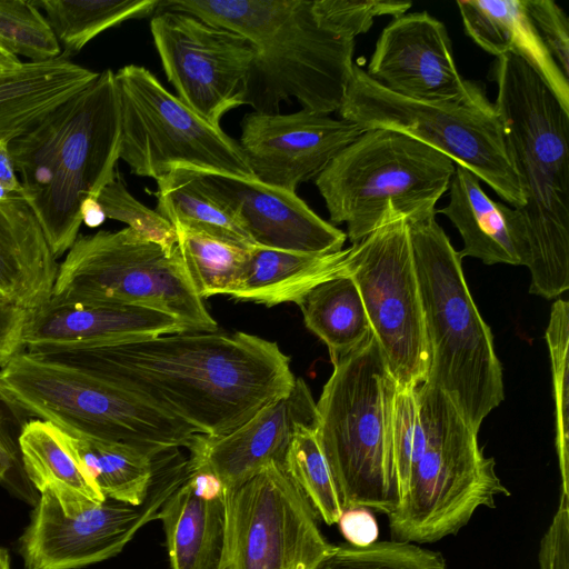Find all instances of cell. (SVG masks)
<instances>
[{
  "mask_svg": "<svg viewBox=\"0 0 569 569\" xmlns=\"http://www.w3.org/2000/svg\"><path fill=\"white\" fill-rule=\"evenodd\" d=\"M317 21L326 29L347 39L366 33L377 17L405 14L411 1L397 0H312Z\"/></svg>",
  "mask_w": 569,
  "mask_h": 569,
  "instance_id": "obj_39",
  "label": "cell"
},
{
  "mask_svg": "<svg viewBox=\"0 0 569 569\" xmlns=\"http://www.w3.org/2000/svg\"><path fill=\"white\" fill-rule=\"evenodd\" d=\"M317 425L316 401L308 385L297 378L292 390L242 426L221 437L194 435L188 461L212 472L231 489L248 481L272 462L283 465L299 427Z\"/></svg>",
  "mask_w": 569,
  "mask_h": 569,
  "instance_id": "obj_20",
  "label": "cell"
},
{
  "mask_svg": "<svg viewBox=\"0 0 569 569\" xmlns=\"http://www.w3.org/2000/svg\"><path fill=\"white\" fill-rule=\"evenodd\" d=\"M338 112L363 130L397 131L441 152L473 172L513 208L520 209L526 202L496 107L479 84L461 101H419L389 91L355 64Z\"/></svg>",
  "mask_w": 569,
  "mask_h": 569,
  "instance_id": "obj_10",
  "label": "cell"
},
{
  "mask_svg": "<svg viewBox=\"0 0 569 569\" xmlns=\"http://www.w3.org/2000/svg\"><path fill=\"white\" fill-rule=\"evenodd\" d=\"M318 569H448L440 552L401 541L335 546Z\"/></svg>",
  "mask_w": 569,
  "mask_h": 569,
  "instance_id": "obj_37",
  "label": "cell"
},
{
  "mask_svg": "<svg viewBox=\"0 0 569 569\" xmlns=\"http://www.w3.org/2000/svg\"><path fill=\"white\" fill-rule=\"evenodd\" d=\"M528 16L553 61L569 79V21L553 0H523Z\"/></svg>",
  "mask_w": 569,
  "mask_h": 569,
  "instance_id": "obj_40",
  "label": "cell"
},
{
  "mask_svg": "<svg viewBox=\"0 0 569 569\" xmlns=\"http://www.w3.org/2000/svg\"><path fill=\"white\" fill-rule=\"evenodd\" d=\"M157 212L176 229L210 234L246 247L254 246L247 233L196 184L187 168H177L157 180Z\"/></svg>",
  "mask_w": 569,
  "mask_h": 569,
  "instance_id": "obj_32",
  "label": "cell"
},
{
  "mask_svg": "<svg viewBox=\"0 0 569 569\" xmlns=\"http://www.w3.org/2000/svg\"><path fill=\"white\" fill-rule=\"evenodd\" d=\"M428 349L427 383L442 391L478 432L503 400L492 335L465 280L459 252L436 214L407 220Z\"/></svg>",
  "mask_w": 569,
  "mask_h": 569,
  "instance_id": "obj_5",
  "label": "cell"
},
{
  "mask_svg": "<svg viewBox=\"0 0 569 569\" xmlns=\"http://www.w3.org/2000/svg\"><path fill=\"white\" fill-rule=\"evenodd\" d=\"M32 1L44 11L64 59L77 54L104 30L156 12L160 3V0Z\"/></svg>",
  "mask_w": 569,
  "mask_h": 569,
  "instance_id": "obj_31",
  "label": "cell"
},
{
  "mask_svg": "<svg viewBox=\"0 0 569 569\" xmlns=\"http://www.w3.org/2000/svg\"><path fill=\"white\" fill-rule=\"evenodd\" d=\"M59 264L22 193L0 202V303L26 311L48 302Z\"/></svg>",
  "mask_w": 569,
  "mask_h": 569,
  "instance_id": "obj_24",
  "label": "cell"
},
{
  "mask_svg": "<svg viewBox=\"0 0 569 569\" xmlns=\"http://www.w3.org/2000/svg\"><path fill=\"white\" fill-rule=\"evenodd\" d=\"M23 62L0 47V77L19 69Z\"/></svg>",
  "mask_w": 569,
  "mask_h": 569,
  "instance_id": "obj_47",
  "label": "cell"
},
{
  "mask_svg": "<svg viewBox=\"0 0 569 569\" xmlns=\"http://www.w3.org/2000/svg\"><path fill=\"white\" fill-rule=\"evenodd\" d=\"M171 569H219L226 531L224 487L188 461L180 486L158 512Z\"/></svg>",
  "mask_w": 569,
  "mask_h": 569,
  "instance_id": "obj_22",
  "label": "cell"
},
{
  "mask_svg": "<svg viewBox=\"0 0 569 569\" xmlns=\"http://www.w3.org/2000/svg\"><path fill=\"white\" fill-rule=\"evenodd\" d=\"M18 443L28 478L40 493L49 492L72 516L106 498L70 453L64 432L50 421L24 423Z\"/></svg>",
  "mask_w": 569,
  "mask_h": 569,
  "instance_id": "obj_28",
  "label": "cell"
},
{
  "mask_svg": "<svg viewBox=\"0 0 569 569\" xmlns=\"http://www.w3.org/2000/svg\"><path fill=\"white\" fill-rule=\"evenodd\" d=\"M188 331L177 318L143 307L61 303L49 300L28 311L23 349L51 353L88 349Z\"/></svg>",
  "mask_w": 569,
  "mask_h": 569,
  "instance_id": "obj_21",
  "label": "cell"
},
{
  "mask_svg": "<svg viewBox=\"0 0 569 569\" xmlns=\"http://www.w3.org/2000/svg\"><path fill=\"white\" fill-rule=\"evenodd\" d=\"M298 306L306 327L328 347L332 363L372 333L360 292L348 274L318 284Z\"/></svg>",
  "mask_w": 569,
  "mask_h": 569,
  "instance_id": "obj_29",
  "label": "cell"
},
{
  "mask_svg": "<svg viewBox=\"0 0 569 569\" xmlns=\"http://www.w3.org/2000/svg\"><path fill=\"white\" fill-rule=\"evenodd\" d=\"M349 248L348 276L391 376L401 388L420 386L428 349L407 220L392 218Z\"/></svg>",
  "mask_w": 569,
  "mask_h": 569,
  "instance_id": "obj_15",
  "label": "cell"
},
{
  "mask_svg": "<svg viewBox=\"0 0 569 569\" xmlns=\"http://www.w3.org/2000/svg\"><path fill=\"white\" fill-rule=\"evenodd\" d=\"M0 47L29 62L61 57L58 39L33 1L0 0Z\"/></svg>",
  "mask_w": 569,
  "mask_h": 569,
  "instance_id": "obj_35",
  "label": "cell"
},
{
  "mask_svg": "<svg viewBox=\"0 0 569 569\" xmlns=\"http://www.w3.org/2000/svg\"><path fill=\"white\" fill-rule=\"evenodd\" d=\"M99 76L69 59L23 62L0 77V141H11Z\"/></svg>",
  "mask_w": 569,
  "mask_h": 569,
  "instance_id": "obj_27",
  "label": "cell"
},
{
  "mask_svg": "<svg viewBox=\"0 0 569 569\" xmlns=\"http://www.w3.org/2000/svg\"><path fill=\"white\" fill-rule=\"evenodd\" d=\"M0 569H11L10 558L6 549L0 547Z\"/></svg>",
  "mask_w": 569,
  "mask_h": 569,
  "instance_id": "obj_48",
  "label": "cell"
},
{
  "mask_svg": "<svg viewBox=\"0 0 569 569\" xmlns=\"http://www.w3.org/2000/svg\"><path fill=\"white\" fill-rule=\"evenodd\" d=\"M98 202L106 218L128 224V228L159 244L168 254L174 252L177 232L173 226L157 210L138 201L128 191L118 171L101 190Z\"/></svg>",
  "mask_w": 569,
  "mask_h": 569,
  "instance_id": "obj_38",
  "label": "cell"
},
{
  "mask_svg": "<svg viewBox=\"0 0 569 569\" xmlns=\"http://www.w3.org/2000/svg\"><path fill=\"white\" fill-rule=\"evenodd\" d=\"M541 569H568V516L557 512L540 552Z\"/></svg>",
  "mask_w": 569,
  "mask_h": 569,
  "instance_id": "obj_43",
  "label": "cell"
},
{
  "mask_svg": "<svg viewBox=\"0 0 569 569\" xmlns=\"http://www.w3.org/2000/svg\"><path fill=\"white\" fill-rule=\"evenodd\" d=\"M456 163L441 152L397 131L365 130L315 179L330 221L347 224L360 242L388 220L436 214Z\"/></svg>",
  "mask_w": 569,
  "mask_h": 569,
  "instance_id": "obj_9",
  "label": "cell"
},
{
  "mask_svg": "<svg viewBox=\"0 0 569 569\" xmlns=\"http://www.w3.org/2000/svg\"><path fill=\"white\" fill-rule=\"evenodd\" d=\"M457 6L467 34L485 51L525 60L569 113V79L543 46L523 0H459Z\"/></svg>",
  "mask_w": 569,
  "mask_h": 569,
  "instance_id": "obj_25",
  "label": "cell"
},
{
  "mask_svg": "<svg viewBox=\"0 0 569 569\" xmlns=\"http://www.w3.org/2000/svg\"><path fill=\"white\" fill-rule=\"evenodd\" d=\"M224 506L219 569H318L335 548L282 463L272 462L242 485L224 489Z\"/></svg>",
  "mask_w": 569,
  "mask_h": 569,
  "instance_id": "obj_13",
  "label": "cell"
},
{
  "mask_svg": "<svg viewBox=\"0 0 569 569\" xmlns=\"http://www.w3.org/2000/svg\"><path fill=\"white\" fill-rule=\"evenodd\" d=\"M154 47L177 97L216 127L246 103L256 50L242 36L193 14L157 10L150 21Z\"/></svg>",
  "mask_w": 569,
  "mask_h": 569,
  "instance_id": "obj_16",
  "label": "cell"
},
{
  "mask_svg": "<svg viewBox=\"0 0 569 569\" xmlns=\"http://www.w3.org/2000/svg\"><path fill=\"white\" fill-rule=\"evenodd\" d=\"M550 355L556 412V448L562 479V495L568 497L569 471V303L555 301L545 335Z\"/></svg>",
  "mask_w": 569,
  "mask_h": 569,
  "instance_id": "obj_36",
  "label": "cell"
},
{
  "mask_svg": "<svg viewBox=\"0 0 569 569\" xmlns=\"http://www.w3.org/2000/svg\"><path fill=\"white\" fill-rule=\"evenodd\" d=\"M13 409L14 407L10 403L0 388V471L3 476H6L8 470L11 468L13 461V453L4 432L9 410Z\"/></svg>",
  "mask_w": 569,
  "mask_h": 569,
  "instance_id": "obj_45",
  "label": "cell"
},
{
  "mask_svg": "<svg viewBox=\"0 0 569 569\" xmlns=\"http://www.w3.org/2000/svg\"><path fill=\"white\" fill-rule=\"evenodd\" d=\"M14 408L70 435L132 446L151 457L188 448L197 431L142 397L89 371L21 351L0 369Z\"/></svg>",
  "mask_w": 569,
  "mask_h": 569,
  "instance_id": "obj_8",
  "label": "cell"
},
{
  "mask_svg": "<svg viewBox=\"0 0 569 569\" xmlns=\"http://www.w3.org/2000/svg\"><path fill=\"white\" fill-rule=\"evenodd\" d=\"M50 300L136 306L170 315L188 331H217L178 248L168 254L130 228L79 234L58 272Z\"/></svg>",
  "mask_w": 569,
  "mask_h": 569,
  "instance_id": "obj_11",
  "label": "cell"
},
{
  "mask_svg": "<svg viewBox=\"0 0 569 569\" xmlns=\"http://www.w3.org/2000/svg\"><path fill=\"white\" fill-rule=\"evenodd\" d=\"M349 252L350 248L308 253L253 246L231 298L266 307L299 305L318 284L348 274Z\"/></svg>",
  "mask_w": 569,
  "mask_h": 569,
  "instance_id": "obj_26",
  "label": "cell"
},
{
  "mask_svg": "<svg viewBox=\"0 0 569 569\" xmlns=\"http://www.w3.org/2000/svg\"><path fill=\"white\" fill-rule=\"evenodd\" d=\"M458 229L461 258L472 257L486 264L527 266L529 258L523 218L513 207L496 202L470 170L456 164L449 184V202L436 210Z\"/></svg>",
  "mask_w": 569,
  "mask_h": 569,
  "instance_id": "obj_23",
  "label": "cell"
},
{
  "mask_svg": "<svg viewBox=\"0 0 569 569\" xmlns=\"http://www.w3.org/2000/svg\"><path fill=\"white\" fill-rule=\"evenodd\" d=\"M198 188L257 247L308 253L342 250L347 234L320 218L298 194L254 178L189 169Z\"/></svg>",
  "mask_w": 569,
  "mask_h": 569,
  "instance_id": "obj_18",
  "label": "cell"
},
{
  "mask_svg": "<svg viewBox=\"0 0 569 569\" xmlns=\"http://www.w3.org/2000/svg\"><path fill=\"white\" fill-rule=\"evenodd\" d=\"M188 459L179 449L154 457L153 475L140 505L106 498L82 511L66 515L49 492L40 498L19 539L26 569H77L120 553L158 512L187 473Z\"/></svg>",
  "mask_w": 569,
  "mask_h": 569,
  "instance_id": "obj_14",
  "label": "cell"
},
{
  "mask_svg": "<svg viewBox=\"0 0 569 569\" xmlns=\"http://www.w3.org/2000/svg\"><path fill=\"white\" fill-rule=\"evenodd\" d=\"M337 523L351 546L368 547L378 539L377 520L367 508L353 507L343 510Z\"/></svg>",
  "mask_w": 569,
  "mask_h": 569,
  "instance_id": "obj_42",
  "label": "cell"
},
{
  "mask_svg": "<svg viewBox=\"0 0 569 569\" xmlns=\"http://www.w3.org/2000/svg\"><path fill=\"white\" fill-rule=\"evenodd\" d=\"M309 0H160L157 10L193 14L246 38L256 50L246 97L253 111H339L353 76L355 40L316 19Z\"/></svg>",
  "mask_w": 569,
  "mask_h": 569,
  "instance_id": "obj_4",
  "label": "cell"
},
{
  "mask_svg": "<svg viewBox=\"0 0 569 569\" xmlns=\"http://www.w3.org/2000/svg\"><path fill=\"white\" fill-rule=\"evenodd\" d=\"M239 144L258 181L297 192L365 130L345 119L299 110L252 111L241 121Z\"/></svg>",
  "mask_w": 569,
  "mask_h": 569,
  "instance_id": "obj_17",
  "label": "cell"
},
{
  "mask_svg": "<svg viewBox=\"0 0 569 569\" xmlns=\"http://www.w3.org/2000/svg\"><path fill=\"white\" fill-rule=\"evenodd\" d=\"M417 399L410 462L388 522L392 540L425 543L457 533L479 507L493 508L509 491L452 401L427 382Z\"/></svg>",
  "mask_w": 569,
  "mask_h": 569,
  "instance_id": "obj_6",
  "label": "cell"
},
{
  "mask_svg": "<svg viewBox=\"0 0 569 569\" xmlns=\"http://www.w3.org/2000/svg\"><path fill=\"white\" fill-rule=\"evenodd\" d=\"M82 223L90 228L99 227L106 220V214L97 198L83 199L80 208Z\"/></svg>",
  "mask_w": 569,
  "mask_h": 569,
  "instance_id": "obj_46",
  "label": "cell"
},
{
  "mask_svg": "<svg viewBox=\"0 0 569 569\" xmlns=\"http://www.w3.org/2000/svg\"><path fill=\"white\" fill-rule=\"evenodd\" d=\"M332 365L316 402V436L341 507H362L388 516L398 505L392 455L398 385L372 333Z\"/></svg>",
  "mask_w": 569,
  "mask_h": 569,
  "instance_id": "obj_7",
  "label": "cell"
},
{
  "mask_svg": "<svg viewBox=\"0 0 569 569\" xmlns=\"http://www.w3.org/2000/svg\"><path fill=\"white\" fill-rule=\"evenodd\" d=\"M3 477H4V476H3V475L1 473V471H0V479H2Z\"/></svg>",
  "mask_w": 569,
  "mask_h": 569,
  "instance_id": "obj_49",
  "label": "cell"
},
{
  "mask_svg": "<svg viewBox=\"0 0 569 569\" xmlns=\"http://www.w3.org/2000/svg\"><path fill=\"white\" fill-rule=\"evenodd\" d=\"M366 73L398 96L428 102L461 101L478 86L461 77L445 24L426 11L388 23Z\"/></svg>",
  "mask_w": 569,
  "mask_h": 569,
  "instance_id": "obj_19",
  "label": "cell"
},
{
  "mask_svg": "<svg viewBox=\"0 0 569 569\" xmlns=\"http://www.w3.org/2000/svg\"><path fill=\"white\" fill-rule=\"evenodd\" d=\"M176 232L178 251L199 298L231 297L243 276L251 247L186 229Z\"/></svg>",
  "mask_w": 569,
  "mask_h": 569,
  "instance_id": "obj_33",
  "label": "cell"
},
{
  "mask_svg": "<svg viewBox=\"0 0 569 569\" xmlns=\"http://www.w3.org/2000/svg\"><path fill=\"white\" fill-rule=\"evenodd\" d=\"M120 107L119 159L156 181L177 168L253 178L238 141L169 92L148 69L114 72Z\"/></svg>",
  "mask_w": 569,
  "mask_h": 569,
  "instance_id": "obj_12",
  "label": "cell"
},
{
  "mask_svg": "<svg viewBox=\"0 0 569 569\" xmlns=\"http://www.w3.org/2000/svg\"><path fill=\"white\" fill-rule=\"evenodd\" d=\"M21 192L22 188L12 163L8 141H0V202Z\"/></svg>",
  "mask_w": 569,
  "mask_h": 569,
  "instance_id": "obj_44",
  "label": "cell"
},
{
  "mask_svg": "<svg viewBox=\"0 0 569 569\" xmlns=\"http://www.w3.org/2000/svg\"><path fill=\"white\" fill-rule=\"evenodd\" d=\"M283 468L305 493L318 517L328 526L338 522L343 509L316 436V427L301 426L288 447Z\"/></svg>",
  "mask_w": 569,
  "mask_h": 569,
  "instance_id": "obj_34",
  "label": "cell"
},
{
  "mask_svg": "<svg viewBox=\"0 0 569 569\" xmlns=\"http://www.w3.org/2000/svg\"><path fill=\"white\" fill-rule=\"evenodd\" d=\"M63 432L70 453L104 498L143 502L154 457L122 442Z\"/></svg>",
  "mask_w": 569,
  "mask_h": 569,
  "instance_id": "obj_30",
  "label": "cell"
},
{
  "mask_svg": "<svg viewBox=\"0 0 569 569\" xmlns=\"http://www.w3.org/2000/svg\"><path fill=\"white\" fill-rule=\"evenodd\" d=\"M28 311L0 303V369L23 351V330Z\"/></svg>",
  "mask_w": 569,
  "mask_h": 569,
  "instance_id": "obj_41",
  "label": "cell"
},
{
  "mask_svg": "<svg viewBox=\"0 0 569 569\" xmlns=\"http://www.w3.org/2000/svg\"><path fill=\"white\" fill-rule=\"evenodd\" d=\"M121 141L114 72L107 69L8 142L22 194L57 259L79 236L83 199L113 179Z\"/></svg>",
  "mask_w": 569,
  "mask_h": 569,
  "instance_id": "obj_3",
  "label": "cell"
},
{
  "mask_svg": "<svg viewBox=\"0 0 569 569\" xmlns=\"http://www.w3.org/2000/svg\"><path fill=\"white\" fill-rule=\"evenodd\" d=\"M493 77L505 147L526 198L518 210L529 250V291L556 298L569 288V113L515 54L497 58Z\"/></svg>",
  "mask_w": 569,
  "mask_h": 569,
  "instance_id": "obj_2",
  "label": "cell"
},
{
  "mask_svg": "<svg viewBox=\"0 0 569 569\" xmlns=\"http://www.w3.org/2000/svg\"><path fill=\"white\" fill-rule=\"evenodd\" d=\"M41 355L107 379L208 437L242 426L297 379L277 342L242 331H183Z\"/></svg>",
  "mask_w": 569,
  "mask_h": 569,
  "instance_id": "obj_1",
  "label": "cell"
}]
</instances>
